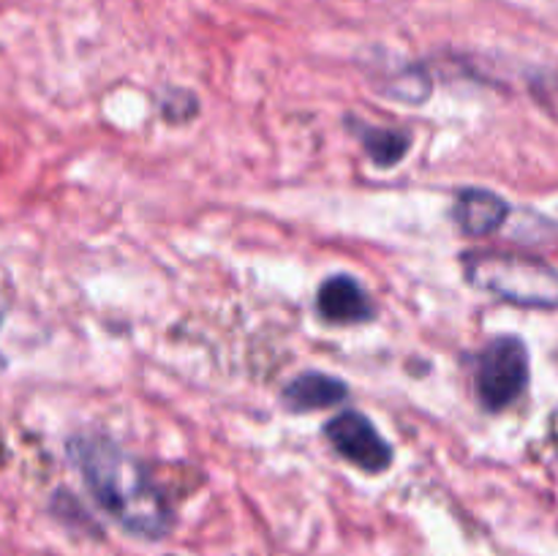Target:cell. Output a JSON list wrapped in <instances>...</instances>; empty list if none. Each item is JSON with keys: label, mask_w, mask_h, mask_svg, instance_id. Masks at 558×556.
I'll use <instances>...</instances> for the list:
<instances>
[{"label": "cell", "mask_w": 558, "mask_h": 556, "mask_svg": "<svg viewBox=\"0 0 558 556\" xmlns=\"http://www.w3.org/2000/svg\"><path fill=\"white\" fill-rule=\"evenodd\" d=\"M532 379L529 347L518 336H499L477 354L474 392L483 409L501 412L523 396Z\"/></svg>", "instance_id": "3"}, {"label": "cell", "mask_w": 558, "mask_h": 556, "mask_svg": "<svg viewBox=\"0 0 558 556\" xmlns=\"http://www.w3.org/2000/svg\"><path fill=\"white\" fill-rule=\"evenodd\" d=\"M349 396L347 382L322 371H305L294 376L281 392V401L289 412H316V409L341 407Z\"/></svg>", "instance_id": "7"}, {"label": "cell", "mask_w": 558, "mask_h": 556, "mask_svg": "<svg viewBox=\"0 0 558 556\" xmlns=\"http://www.w3.org/2000/svg\"><path fill=\"white\" fill-rule=\"evenodd\" d=\"M3 314H5V305H3V300H0V322H3ZM3 368H5V358L0 354V371Z\"/></svg>", "instance_id": "9"}, {"label": "cell", "mask_w": 558, "mask_h": 556, "mask_svg": "<svg viewBox=\"0 0 558 556\" xmlns=\"http://www.w3.org/2000/svg\"><path fill=\"white\" fill-rule=\"evenodd\" d=\"M69 461L80 472L96 505L125 532L161 540L172 529V507L153 483L145 463L107 434H76L69 439Z\"/></svg>", "instance_id": "1"}, {"label": "cell", "mask_w": 558, "mask_h": 556, "mask_svg": "<svg viewBox=\"0 0 558 556\" xmlns=\"http://www.w3.org/2000/svg\"><path fill=\"white\" fill-rule=\"evenodd\" d=\"M325 436L336 447L338 456L347 458L349 463H354L363 472L381 474L390 469L392 445L376 431V425L365 414L352 412V409L336 414L325 425Z\"/></svg>", "instance_id": "4"}, {"label": "cell", "mask_w": 558, "mask_h": 556, "mask_svg": "<svg viewBox=\"0 0 558 556\" xmlns=\"http://www.w3.org/2000/svg\"><path fill=\"white\" fill-rule=\"evenodd\" d=\"M316 311L330 325H360L374 316V305L365 289L352 276H330L316 292Z\"/></svg>", "instance_id": "5"}, {"label": "cell", "mask_w": 558, "mask_h": 556, "mask_svg": "<svg viewBox=\"0 0 558 556\" xmlns=\"http://www.w3.org/2000/svg\"><path fill=\"white\" fill-rule=\"evenodd\" d=\"M510 205L505 196L488 189H463L458 191L456 205H452V218L458 229L469 238H488L499 232L510 218Z\"/></svg>", "instance_id": "6"}, {"label": "cell", "mask_w": 558, "mask_h": 556, "mask_svg": "<svg viewBox=\"0 0 558 556\" xmlns=\"http://www.w3.org/2000/svg\"><path fill=\"white\" fill-rule=\"evenodd\" d=\"M357 136L371 161L381 169L401 164L407 158L409 147H412V136L403 129H381V125L360 123Z\"/></svg>", "instance_id": "8"}, {"label": "cell", "mask_w": 558, "mask_h": 556, "mask_svg": "<svg viewBox=\"0 0 558 556\" xmlns=\"http://www.w3.org/2000/svg\"><path fill=\"white\" fill-rule=\"evenodd\" d=\"M466 281L480 292L523 309H558V270L537 256L505 251H469L463 256Z\"/></svg>", "instance_id": "2"}]
</instances>
